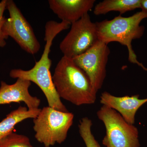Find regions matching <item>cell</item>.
<instances>
[{"instance_id":"52a82bcc","label":"cell","mask_w":147,"mask_h":147,"mask_svg":"<svg viewBox=\"0 0 147 147\" xmlns=\"http://www.w3.org/2000/svg\"><path fill=\"white\" fill-rule=\"evenodd\" d=\"M71 25L59 48L63 56L72 59L86 52L98 39L96 24L92 22L88 13Z\"/></svg>"},{"instance_id":"9c48e42d","label":"cell","mask_w":147,"mask_h":147,"mask_svg":"<svg viewBox=\"0 0 147 147\" xmlns=\"http://www.w3.org/2000/svg\"><path fill=\"white\" fill-rule=\"evenodd\" d=\"M31 82L22 79H17L12 84H8L3 81L1 82L0 105L9 104L11 102H24L28 109H37L40 100L36 96L30 94L29 89Z\"/></svg>"},{"instance_id":"2e32d148","label":"cell","mask_w":147,"mask_h":147,"mask_svg":"<svg viewBox=\"0 0 147 147\" xmlns=\"http://www.w3.org/2000/svg\"><path fill=\"white\" fill-rule=\"evenodd\" d=\"M7 0H2L0 2V26H2L6 18L3 16L5 11L7 9Z\"/></svg>"},{"instance_id":"9a60e30c","label":"cell","mask_w":147,"mask_h":147,"mask_svg":"<svg viewBox=\"0 0 147 147\" xmlns=\"http://www.w3.org/2000/svg\"><path fill=\"white\" fill-rule=\"evenodd\" d=\"M0 147H34L25 135L12 132L0 141Z\"/></svg>"},{"instance_id":"7c38bea8","label":"cell","mask_w":147,"mask_h":147,"mask_svg":"<svg viewBox=\"0 0 147 147\" xmlns=\"http://www.w3.org/2000/svg\"><path fill=\"white\" fill-rule=\"evenodd\" d=\"M41 109H30L27 107L19 106L10 112L0 122V141L13 132L16 125L28 119H34L39 114Z\"/></svg>"},{"instance_id":"8fae6325","label":"cell","mask_w":147,"mask_h":147,"mask_svg":"<svg viewBox=\"0 0 147 147\" xmlns=\"http://www.w3.org/2000/svg\"><path fill=\"white\" fill-rule=\"evenodd\" d=\"M95 0H49V7L62 21L71 24L88 13Z\"/></svg>"},{"instance_id":"ba28073f","label":"cell","mask_w":147,"mask_h":147,"mask_svg":"<svg viewBox=\"0 0 147 147\" xmlns=\"http://www.w3.org/2000/svg\"><path fill=\"white\" fill-rule=\"evenodd\" d=\"M110 53L108 45L98 40L86 52L73 58L74 63L86 74L93 88L97 92L106 76V65Z\"/></svg>"},{"instance_id":"5bb4252c","label":"cell","mask_w":147,"mask_h":147,"mask_svg":"<svg viewBox=\"0 0 147 147\" xmlns=\"http://www.w3.org/2000/svg\"><path fill=\"white\" fill-rule=\"evenodd\" d=\"M92 123L87 117L83 118L79 125V134L86 147H101L92 133Z\"/></svg>"},{"instance_id":"7a4b0ae2","label":"cell","mask_w":147,"mask_h":147,"mask_svg":"<svg viewBox=\"0 0 147 147\" xmlns=\"http://www.w3.org/2000/svg\"><path fill=\"white\" fill-rule=\"evenodd\" d=\"M52 79L61 98L77 106L95 102L97 92L86 74L73 59L63 56L56 66Z\"/></svg>"},{"instance_id":"e0dca14e","label":"cell","mask_w":147,"mask_h":147,"mask_svg":"<svg viewBox=\"0 0 147 147\" xmlns=\"http://www.w3.org/2000/svg\"><path fill=\"white\" fill-rule=\"evenodd\" d=\"M2 27V26H0V47H3L6 45V40L7 39L8 37L6 36L4 34Z\"/></svg>"},{"instance_id":"ac0fdd59","label":"cell","mask_w":147,"mask_h":147,"mask_svg":"<svg viewBox=\"0 0 147 147\" xmlns=\"http://www.w3.org/2000/svg\"><path fill=\"white\" fill-rule=\"evenodd\" d=\"M140 8L142 11L147 13V0H141Z\"/></svg>"},{"instance_id":"3957f363","label":"cell","mask_w":147,"mask_h":147,"mask_svg":"<svg viewBox=\"0 0 147 147\" xmlns=\"http://www.w3.org/2000/svg\"><path fill=\"white\" fill-rule=\"evenodd\" d=\"M147 18V13L141 11L129 17L120 15L112 20L96 22L98 39L107 45L110 42H117L126 46L129 61L147 71V68L137 60L131 45L132 40L140 38L144 34L145 28L140 24Z\"/></svg>"},{"instance_id":"4fadbf2b","label":"cell","mask_w":147,"mask_h":147,"mask_svg":"<svg viewBox=\"0 0 147 147\" xmlns=\"http://www.w3.org/2000/svg\"><path fill=\"white\" fill-rule=\"evenodd\" d=\"M141 0H104L95 6L94 15H103L112 11H118L121 15L141 7Z\"/></svg>"},{"instance_id":"277c9868","label":"cell","mask_w":147,"mask_h":147,"mask_svg":"<svg viewBox=\"0 0 147 147\" xmlns=\"http://www.w3.org/2000/svg\"><path fill=\"white\" fill-rule=\"evenodd\" d=\"M74 115L51 108L44 107L33 119L34 137L45 147L63 143L73 124Z\"/></svg>"},{"instance_id":"6da1fadb","label":"cell","mask_w":147,"mask_h":147,"mask_svg":"<svg viewBox=\"0 0 147 147\" xmlns=\"http://www.w3.org/2000/svg\"><path fill=\"white\" fill-rule=\"evenodd\" d=\"M70 26L69 23L64 21L60 23L54 21H47L45 27V47L39 61L36 62L33 67L29 70L15 69L9 72L11 78L25 79L36 84L45 95L48 106L63 112L68 111L62 102L54 86L50 71L52 62L49 54L55 38Z\"/></svg>"},{"instance_id":"30bf717a","label":"cell","mask_w":147,"mask_h":147,"mask_svg":"<svg viewBox=\"0 0 147 147\" xmlns=\"http://www.w3.org/2000/svg\"><path fill=\"white\" fill-rule=\"evenodd\" d=\"M100 102L102 105L117 111L127 122L134 125L136 113L142 105L147 102V98L140 99L139 95L119 97L104 92L100 96Z\"/></svg>"},{"instance_id":"8992f818","label":"cell","mask_w":147,"mask_h":147,"mask_svg":"<svg viewBox=\"0 0 147 147\" xmlns=\"http://www.w3.org/2000/svg\"><path fill=\"white\" fill-rule=\"evenodd\" d=\"M7 9L9 17L6 18L2 29L6 36L13 38L19 46L30 55L38 53L40 42L30 24L12 0H7Z\"/></svg>"},{"instance_id":"5b68a950","label":"cell","mask_w":147,"mask_h":147,"mask_svg":"<svg viewBox=\"0 0 147 147\" xmlns=\"http://www.w3.org/2000/svg\"><path fill=\"white\" fill-rule=\"evenodd\" d=\"M97 115L106 129L102 144L106 147H140L138 128L127 122L116 110L102 105Z\"/></svg>"}]
</instances>
